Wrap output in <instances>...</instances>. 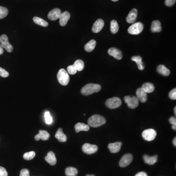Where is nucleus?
I'll use <instances>...</instances> for the list:
<instances>
[{
  "label": "nucleus",
  "mask_w": 176,
  "mask_h": 176,
  "mask_svg": "<svg viewBox=\"0 0 176 176\" xmlns=\"http://www.w3.org/2000/svg\"><path fill=\"white\" fill-rule=\"evenodd\" d=\"M105 118L101 115L95 114L90 117L88 120V123L89 126L96 128L101 126L105 123Z\"/></svg>",
  "instance_id": "1"
},
{
  "label": "nucleus",
  "mask_w": 176,
  "mask_h": 176,
  "mask_svg": "<svg viewBox=\"0 0 176 176\" xmlns=\"http://www.w3.org/2000/svg\"><path fill=\"white\" fill-rule=\"evenodd\" d=\"M176 0H165V4L167 6H172L175 4Z\"/></svg>",
  "instance_id": "40"
},
{
  "label": "nucleus",
  "mask_w": 176,
  "mask_h": 176,
  "mask_svg": "<svg viewBox=\"0 0 176 176\" xmlns=\"http://www.w3.org/2000/svg\"><path fill=\"white\" fill-rule=\"evenodd\" d=\"M119 30V26L118 22L114 20L110 22V32L113 34H115Z\"/></svg>",
  "instance_id": "29"
},
{
  "label": "nucleus",
  "mask_w": 176,
  "mask_h": 176,
  "mask_svg": "<svg viewBox=\"0 0 176 176\" xmlns=\"http://www.w3.org/2000/svg\"><path fill=\"white\" fill-rule=\"evenodd\" d=\"M61 10L59 9H54L49 12L47 15V17L49 19L52 21H55L59 19L60 16L61 15Z\"/></svg>",
  "instance_id": "14"
},
{
  "label": "nucleus",
  "mask_w": 176,
  "mask_h": 176,
  "mask_svg": "<svg viewBox=\"0 0 176 176\" xmlns=\"http://www.w3.org/2000/svg\"><path fill=\"white\" fill-rule=\"evenodd\" d=\"M131 60L132 61L136 62L137 67L140 70H142L144 69V65L142 61V58L140 56H133Z\"/></svg>",
  "instance_id": "24"
},
{
  "label": "nucleus",
  "mask_w": 176,
  "mask_h": 176,
  "mask_svg": "<svg viewBox=\"0 0 176 176\" xmlns=\"http://www.w3.org/2000/svg\"><path fill=\"white\" fill-rule=\"evenodd\" d=\"M157 136V132L153 129H148L142 132V136L145 140L150 141L153 140Z\"/></svg>",
  "instance_id": "7"
},
{
  "label": "nucleus",
  "mask_w": 176,
  "mask_h": 176,
  "mask_svg": "<svg viewBox=\"0 0 176 176\" xmlns=\"http://www.w3.org/2000/svg\"><path fill=\"white\" fill-rule=\"evenodd\" d=\"M98 150V147L95 145L91 144L89 143H85L82 146L83 152L87 154H92L96 153Z\"/></svg>",
  "instance_id": "9"
},
{
  "label": "nucleus",
  "mask_w": 176,
  "mask_h": 176,
  "mask_svg": "<svg viewBox=\"0 0 176 176\" xmlns=\"http://www.w3.org/2000/svg\"><path fill=\"white\" fill-rule=\"evenodd\" d=\"M169 96L170 99L172 100L176 99V89H173L170 92L169 94Z\"/></svg>",
  "instance_id": "37"
},
{
  "label": "nucleus",
  "mask_w": 176,
  "mask_h": 176,
  "mask_svg": "<svg viewBox=\"0 0 176 176\" xmlns=\"http://www.w3.org/2000/svg\"><path fill=\"white\" fill-rule=\"evenodd\" d=\"M20 176H30L29 170L27 169H23L21 170Z\"/></svg>",
  "instance_id": "38"
},
{
  "label": "nucleus",
  "mask_w": 176,
  "mask_h": 176,
  "mask_svg": "<svg viewBox=\"0 0 176 176\" xmlns=\"http://www.w3.org/2000/svg\"><path fill=\"white\" fill-rule=\"evenodd\" d=\"M44 117H45V122L47 124L50 125L52 123L53 119H52V118L50 114V113L49 111H47V112H45Z\"/></svg>",
  "instance_id": "34"
},
{
  "label": "nucleus",
  "mask_w": 176,
  "mask_h": 176,
  "mask_svg": "<svg viewBox=\"0 0 176 176\" xmlns=\"http://www.w3.org/2000/svg\"><path fill=\"white\" fill-rule=\"evenodd\" d=\"M124 100L125 103L127 104L128 106L131 109H135L139 105V100L136 96H125Z\"/></svg>",
  "instance_id": "8"
},
{
  "label": "nucleus",
  "mask_w": 176,
  "mask_h": 176,
  "mask_svg": "<svg viewBox=\"0 0 176 176\" xmlns=\"http://www.w3.org/2000/svg\"><path fill=\"white\" fill-rule=\"evenodd\" d=\"M174 113H175V115H176V107H175V108H174Z\"/></svg>",
  "instance_id": "46"
},
{
  "label": "nucleus",
  "mask_w": 176,
  "mask_h": 176,
  "mask_svg": "<svg viewBox=\"0 0 176 176\" xmlns=\"http://www.w3.org/2000/svg\"><path fill=\"white\" fill-rule=\"evenodd\" d=\"M73 65L74 66L77 70L79 72L84 69L85 66L84 62L82 60L80 59L77 60V61H75Z\"/></svg>",
  "instance_id": "30"
},
{
  "label": "nucleus",
  "mask_w": 176,
  "mask_h": 176,
  "mask_svg": "<svg viewBox=\"0 0 176 176\" xmlns=\"http://www.w3.org/2000/svg\"><path fill=\"white\" fill-rule=\"evenodd\" d=\"M0 176H8V173L5 168L0 167Z\"/></svg>",
  "instance_id": "39"
},
{
  "label": "nucleus",
  "mask_w": 176,
  "mask_h": 176,
  "mask_svg": "<svg viewBox=\"0 0 176 176\" xmlns=\"http://www.w3.org/2000/svg\"><path fill=\"white\" fill-rule=\"evenodd\" d=\"M75 130L77 133L80 131H88L90 130V126L83 123H77V124H75Z\"/></svg>",
  "instance_id": "21"
},
{
  "label": "nucleus",
  "mask_w": 176,
  "mask_h": 176,
  "mask_svg": "<svg viewBox=\"0 0 176 176\" xmlns=\"http://www.w3.org/2000/svg\"><path fill=\"white\" fill-rule=\"evenodd\" d=\"M137 15V9H133L126 18V21L129 24L134 23L136 20Z\"/></svg>",
  "instance_id": "17"
},
{
  "label": "nucleus",
  "mask_w": 176,
  "mask_h": 176,
  "mask_svg": "<svg viewBox=\"0 0 176 176\" xmlns=\"http://www.w3.org/2000/svg\"><path fill=\"white\" fill-rule=\"evenodd\" d=\"M67 70L69 74L71 75H74L75 73H77V70L75 69V67L73 65H70L67 68Z\"/></svg>",
  "instance_id": "35"
},
{
  "label": "nucleus",
  "mask_w": 176,
  "mask_h": 176,
  "mask_svg": "<svg viewBox=\"0 0 176 176\" xmlns=\"http://www.w3.org/2000/svg\"><path fill=\"white\" fill-rule=\"evenodd\" d=\"M112 1H114V2H117L118 1V0H112Z\"/></svg>",
  "instance_id": "48"
},
{
  "label": "nucleus",
  "mask_w": 176,
  "mask_h": 176,
  "mask_svg": "<svg viewBox=\"0 0 176 176\" xmlns=\"http://www.w3.org/2000/svg\"><path fill=\"white\" fill-rule=\"evenodd\" d=\"M57 79L60 84L63 86H66L69 82V77L68 73L65 69H61L57 73Z\"/></svg>",
  "instance_id": "3"
},
{
  "label": "nucleus",
  "mask_w": 176,
  "mask_h": 176,
  "mask_svg": "<svg viewBox=\"0 0 176 176\" xmlns=\"http://www.w3.org/2000/svg\"><path fill=\"white\" fill-rule=\"evenodd\" d=\"M172 129L173 130H176V125H172Z\"/></svg>",
  "instance_id": "45"
},
{
  "label": "nucleus",
  "mask_w": 176,
  "mask_h": 176,
  "mask_svg": "<svg viewBox=\"0 0 176 176\" xmlns=\"http://www.w3.org/2000/svg\"><path fill=\"white\" fill-rule=\"evenodd\" d=\"M70 13L68 11H65L62 13L59 17V23L60 26L62 27L66 26L70 18Z\"/></svg>",
  "instance_id": "15"
},
{
  "label": "nucleus",
  "mask_w": 176,
  "mask_h": 176,
  "mask_svg": "<svg viewBox=\"0 0 176 176\" xmlns=\"http://www.w3.org/2000/svg\"><path fill=\"white\" fill-rule=\"evenodd\" d=\"M104 26V22L101 19H98L95 22L92 28V31L94 33H99L102 30Z\"/></svg>",
  "instance_id": "12"
},
{
  "label": "nucleus",
  "mask_w": 176,
  "mask_h": 176,
  "mask_svg": "<svg viewBox=\"0 0 176 176\" xmlns=\"http://www.w3.org/2000/svg\"><path fill=\"white\" fill-rule=\"evenodd\" d=\"M142 88L147 93H151L155 90L154 85L151 83H145L142 85Z\"/></svg>",
  "instance_id": "26"
},
{
  "label": "nucleus",
  "mask_w": 176,
  "mask_h": 176,
  "mask_svg": "<svg viewBox=\"0 0 176 176\" xmlns=\"http://www.w3.org/2000/svg\"><path fill=\"white\" fill-rule=\"evenodd\" d=\"M135 176H148V175L144 172H140L137 173Z\"/></svg>",
  "instance_id": "42"
},
{
  "label": "nucleus",
  "mask_w": 176,
  "mask_h": 176,
  "mask_svg": "<svg viewBox=\"0 0 176 176\" xmlns=\"http://www.w3.org/2000/svg\"><path fill=\"white\" fill-rule=\"evenodd\" d=\"M108 52L110 55L113 56L117 59L121 60L122 58V53L120 50L117 48L111 47L108 50Z\"/></svg>",
  "instance_id": "11"
},
{
  "label": "nucleus",
  "mask_w": 176,
  "mask_h": 176,
  "mask_svg": "<svg viewBox=\"0 0 176 176\" xmlns=\"http://www.w3.org/2000/svg\"><path fill=\"white\" fill-rule=\"evenodd\" d=\"M143 24L140 22H137L130 26L128 29V32L132 35H138L143 31Z\"/></svg>",
  "instance_id": "4"
},
{
  "label": "nucleus",
  "mask_w": 176,
  "mask_h": 176,
  "mask_svg": "<svg viewBox=\"0 0 176 176\" xmlns=\"http://www.w3.org/2000/svg\"><path fill=\"white\" fill-rule=\"evenodd\" d=\"M137 97L142 103H145L147 100V92L142 89V88H140L137 89L136 92Z\"/></svg>",
  "instance_id": "13"
},
{
  "label": "nucleus",
  "mask_w": 176,
  "mask_h": 176,
  "mask_svg": "<svg viewBox=\"0 0 176 176\" xmlns=\"http://www.w3.org/2000/svg\"><path fill=\"white\" fill-rule=\"evenodd\" d=\"M4 53V49L2 47L1 44L0 43V55H2Z\"/></svg>",
  "instance_id": "43"
},
{
  "label": "nucleus",
  "mask_w": 176,
  "mask_h": 176,
  "mask_svg": "<svg viewBox=\"0 0 176 176\" xmlns=\"http://www.w3.org/2000/svg\"><path fill=\"white\" fill-rule=\"evenodd\" d=\"M143 159L145 163H147L149 165H153L155 163H157V160H158V156L155 155L152 157H149L145 155H143Z\"/></svg>",
  "instance_id": "23"
},
{
  "label": "nucleus",
  "mask_w": 176,
  "mask_h": 176,
  "mask_svg": "<svg viewBox=\"0 0 176 176\" xmlns=\"http://www.w3.org/2000/svg\"><path fill=\"white\" fill-rule=\"evenodd\" d=\"M157 71L159 74L166 77L168 76L170 73V70L163 65H160L157 67Z\"/></svg>",
  "instance_id": "25"
},
{
  "label": "nucleus",
  "mask_w": 176,
  "mask_h": 176,
  "mask_svg": "<svg viewBox=\"0 0 176 176\" xmlns=\"http://www.w3.org/2000/svg\"><path fill=\"white\" fill-rule=\"evenodd\" d=\"M35 153L34 151L27 152L24 154L23 157L24 159L27 160H32L35 157Z\"/></svg>",
  "instance_id": "33"
},
{
  "label": "nucleus",
  "mask_w": 176,
  "mask_h": 176,
  "mask_svg": "<svg viewBox=\"0 0 176 176\" xmlns=\"http://www.w3.org/2000/svg\"><path fill=\"white\" fill-rule=\"evenodd\" d=\"M122 100L118 97H114L108 99L106 102V105L111 109H114L120 107L122 105Z\"/></svg>",
  "instance_id": "5"
},
{
  "label": "nucleus",
  "mask_w": 176,
  "mask_h": 176,
  "mask_svg": "<svg viewBox=\"0 0 176 176\" xmlns=\"http://www.w3.org/2000/svg\"><path fill=\"white\" fill-rule=\"evenodd\" d=\"M151 30L153 32H160L162 30L161 23L159 21H153L151 28Z\"/></svg>",
  "instance_id": "22"
},
{
  "label": "nucleus",
  "mask_w": 176,
  "mask_h": 176,
  "mask_svg": "<svg viewBox=\"0 0 176 176\" xmlns=\"http://www.w3.org/2000/svg\"><path fill=\"white\" fill-rule=\"evenodd\" d=\"M86 176H95L94 175H87Z\"/></svg>",
  "instance_id": "47"
},
{
  "label": "nucleus",
  "mask_w": 176,
  "mask_h": 176,
  "mask_svg": "<svg viewBox=\"0 0 176 176\" xmlns=\"http://www.w3.org/2000/svg\"><path fill=\"white\" fill-rule=\"evenodd\" d=\"M169 122L173 125H176V118L175 117H172L169 118Z\"/></svg>",
  "instance_id": "41"
},
{
  "label": "nucleus",
  "mask_w": 176,
  "mask_h": 176,
  "mask_svg": "<svg viewBox=\"0 0 176 176\" xmlns=\"http://www.w3.org/2000/svg\"><path fill=\"white\" fill-rule=\"evenodd\" d=\"M173 144L175 146V147L176 146V137H175L174 138V140H173Z\"/></svg>",
  "instance_id": "44"
},
{
  "label": "nucleus",
  "mask_w": 176,
  "mask_h": 176,
  "mask_svg": "<svg viewBox=\"0 0 176 176\" xmlns=\"http://www.w3.org/2000/svg\"><path fill=\"white\" fill-rule=\"evenodd\" d=\"M133 155L131 154L124 155L120 159L119 163V166L122 167H125L132 163L133 160Z\"/></svg>",
  "instance_id": "10"
},
{
  "label": "nucleus",
  "mask_w": 176,
  "mask_h": 176,
  "mask_svg": "<svg viewBox=\"0 0 176 176\" xmlns=\"http://www.w3.org/2000/svg\"><path fill=\"white\" fill-rule=\"evenodd\" d=\"M9 76V73L4 69L0 67V77H7Z\"/></svg>",
  "instance_id": "36"
},
{
  "label": "nucleus",
  "mask_w": 176,
  "mask_h": 176,
  "mask_svg": "<svg viewBox=\"0 0 176 176\" xmlns=\"http://www.w3.org/2000/svg\"><path fill=\"white\" fill-rule=\"evenodd\" d=\"M34 23L39 26H42L43 27H47L49 25L47 22L45 21L44 20L40 18L39 17H34L33 19Z\"/></svg>",
  "instance_id": "31"
},
{
  "label": "nucleus",
  "mask_w": 176,
  "mask_h": 176,
  "mask_svg": "<svg viewBox=\"0 0 176 176\" xmlns=\"http://www.w3.org/2000/svg\"><path fill=\"white\" fill-rule=\"evenodd\" d=\"M55 138L58 140L59 141L61 142H66L67 141V137L66 135L64 133L62 128H59L56 132L55 135Z\"/></svg>",
  "instance_id": "20"
},
{
  "label": "nucleus",
  "mask_w": 176,
  "mask_h": 176,
  "mask_svg": "<svg viewBox=\"0 0 176 176\" xmlns=\"http://www.w3.org/2000/svg\"><path fill=\"white\" fill-rule=\"evenodd\" d=\"M9 14V10L6 7L0 6V19H2Z\"/></svg>",
  "instance_id": "32"
},
{
  "label": "nucleus",
  "mask_w": 176,
  "mask_h": 176,
  "mask_svg": "<svg viewBox=\"0 0 176 176\" xmlns=\"http://www.w3.org/2000/svg\"><path fill=\"white\" fill-rule=\"evenodd\" d=\"M65 173L67 176H77L78 174V170L75 168L69 167L66 168Z\"/></svg>",
  "instance_id": "28"
},
{
  "label": "nucleus",
  "mask_w": 176,
  "mask_h": 176,
  "mask_svg": "<svg viewBox=\"0 0 176 176\" xmlns=\"http://www.w3.org/2000/svg\"><path fill=\"white\" fill-rule=\"evenodd\" d=\"M96 46V41L95 40H91L87 43L85 46V50L87 52H91L95 49Z\"/></svg>",
  "instance_id": "27"
},
{
  "label": "nucleus",
  "mask_w": 176,
  "mask_h": 176,
  "mask_svg": "<svg viewBox=\"0 0 176 176\" xmlns=\"http://www.w3.org/2000/svg\"><path fill=\"white\" fill-rule=\"evenodd\" d=\"M101 89V86L99 84H88L82 88L81 92L84 95H89L95 92H99Z\"/></svg>",
  "instance_id": "2"
},
{
  "label": "nucleus",
  "mask_w": 176,
  "mask_h": 176,
  "mask_svg": "<svg viewBox=\"0 0 176 176\" xmlns=\"http://www.w3.org/2000/svg\"><path fill=\"white\" fill-rule=\"evenodd\" d=\"M45 160L51 165L56 164L57 160L54 153L52 151H50L47 153V155L45 158Z\"/></svg>",
  "instance_id": "19"
},
{
  "label": "nucleus",
  "mask_w": 176,
  "mask_h": 176,
  "mask_svg": "<svg viewBox=\"0 0 176 176\" xmlns=\"http://www.w3.org/2000/svg\"><path fill=\"white\" fill-rule=\"evenodd\" d=\"M122 144V143L121 142L110 143L108 145V148L112 153H117L119 152Z\"/></svg>",
  "instance_id": "18"
},
{
  "label": "nucleus",
  "mask_w": 176,
  "mask_h": 176,
  "mask_svg": "<svg viewBox=\"0 0 176 176\" xmlns=\"http://www.w3.org/2000/svg\"><path fill=\"white\" fill-rule=\"evenodd\" d=\"M50 137V134L47 131L40 130L39 131V133L35 136L34 138L37 141L39 140H49Z\"/></svg>",
  "instance_id": "16"
},
{
  "label": "nucleus",
  "mask_w": 176,
  "mask_h": 176,
  "mask_svg": "<svg viewBox=\"0 0 176 176\" xmlns=\"http://www.w3.org/2000/svg\"><path fill=\"white\" fill-rule=\"evenodd\" d=\"M0 42L3 49H5L7 52H11L13 50L12 45L9 44L8 37L5 34L1 35L0 37Z\"/></svg>",
  "instance_id": "6"
}]
</instances>
